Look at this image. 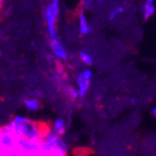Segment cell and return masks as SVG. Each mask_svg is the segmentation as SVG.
Here are the masks:
<instances>
[{
	"label": "cell",
	"mask_w": 156,
	"mask_h": 156,
	"mask_svg": "<svg viewBox=\"0 0 156 156\" xmlns=\"http://www.w3.org/2000/svg\"><path fill=\"white\" fill-rule=\"evenodd\" d=\"M78 58H79V61L83 64L85 66H90L93 63V56L90 52L86 51V50H81L78 54Z\"/></svg>",
	"instance_id": "8fae6325"
},
{
	"label": "cell",
	"mask_w": 156,
	"mask_h": 156,
	"mask_svg": "<svg viewBox=\"0 0 156 156\" xmlns=\"http://www.w3.org/2000/svg\"><path fill=\"white\" fill-rule=\"evenodd\" d=\"M136 99H131V100H130V104H132V105H133V104H136Z\"/></svg>",
	"instance_id": "e0dca14e"
},
{
	"label": "cell",
	"mask_w": 156,
	"mask_h": 156,
	"mask_svg": "<svg viewBox=\"0 0 156 156\" xmlns=\"http://www.w3.org/2000/svg\"><path fill=\"white\" fill-rule=\"evenodd\" d=\"M51 129L54 132H56L60 136H64V134L66 133V122L62 118V117H58L52 122V124L50 125Z\"/></svg>",
	"instance_id": "ba28073f"
},
{
	"label": "cell",
	"mask_w": 156,
	"mask_h": 156,
	"mask_svg": "<svg viewBox=\"0 0 156 156\" xmlns=\"http://www.w3.org/2000/svg\"><path fill=\"white\" fill-rule=\"evenodd\" d=\"M60 12H61L60 0H49L48 5L44 10V22H46L47 32L50 38L58 37V20Z\"/></svg>",
	"instance_id": "3957f363"
},
{
	"label": "cell",
	"mask_w": 156,
	"mask_h": 156,
	"mask_svg": "<svg viewBox=\"0 0 156 156\" xmlns=\"http://www.w3.org/2000/svg\"><path fill=\"white\" fill-rule=\"evenodd\" d=\"M151 114H152V116H153V118L156 120V106L155 107H153L152 108V111H151Z\"/></svg>",
	"instance_id": "2e32d148"
},
{
	"label": "cell",
	"mask_w": 156,
	"mask_h": 156,
	"mask_svg": "<svg viewBox=\"0 0 156 156\" xmlns=\"http://www.w3.org/2000/svg\"><path fill=\"white\" fill-rule=\"evenodd\" d=\"M3 7H5V0H0V15L3 11Z\"/></svg>",
	"instance_id": "9a60e30c"
},
{
	"label": "cell",
	"mask_w": 156,
	"mask_h": 156,
	"mask_svg": "<svg viewBox=\"0 0 156 156\" xmlns=\"http://www.w3.org/2000/svg\"><path fill=\"white\" fill-rule=\"evenodd\" d=\"M0 56H1V52H0Z\"/></svg>",
	"instance_id": "ac0fdd59"
},
{
	"label": "cell",
	"mask_w": 156,
	"mask_h": 156,
	"mask_svg": "<svg viewBox=\"0 0 156 156\" xmlns=\"http://www.w3.org/2000/svg\"><path fill=\"white\" fill-rule=\"evenodd\" d=\"M50 49L55 58H58V61H66L68 58V51L62 40L58 37H54V38H50Z\"/></svg>",
	"instance_id": "5b68a950"
},
{
	"label": "cell",
	"mask_w": 156,
	"mask_h": 156,
	"mask_svg": "<svg viewBox=\"0 0 156 156\" xmlns=\"http://www.w3.org/2000/svg\"><path fill=\"white\" fill-rule=\"evenodd\" d=\"M92 72L90 68H83L77 73L75 77V87L77 88L79 97L85 98L90 89L91 81H92Z\"/></svg>",
	"instance_id": "277c9868"
},
{
	"label": "cell",
	"mask_w": 156,
	"mask_h": 156,
	"mask_svg": "<svg viewBox=\"0 0 156 156\" xmlns=\"http://www.w3.org/2000/svg\"><path fill=\"white\" fill-rule=\"evenodd\" d=\"M65 93H66V95H67L68 99L72 100V101H75V100H77V99L80 98L79 97V93H78L77 88H76L75 86H69V87L66 88Z\"/></svg>",
	"instance_id": "7c38bea8"
},
{
	"label": "cell",
	"mask_w": 156,
	"mask_h": 156,
	"mask_svg": "<svg viewBox=\"0 0 156 156\" xmlns=\"http://www.w3.org/2000/svg\"><path fill=\"white\" fill-rule=\"evenodd\" d=\"M80 5L83 11L91 10L98 5V0H80Z\"/></svg>",
	"instance_id": "4fadbf2b"
},
{
	"label": "cell",
	"mask_w": 156,
	"mask_h": 156,
	"mask_svg": "<svg viewBox=\"0 0 156 156\" xmlns=\"http://www.w3.org/2000/svg\"><path fill=\"white\" fill-rule=\"evenodd\" d=\"M125 11H126V8H125L124 5H115V7L110 11V13H108V21L114 22V21L118 20L122 14H124Z\"/></svg>",
	"instance_id": "9c48e42d"
},
{
	"label": "cell",
	"mask_w": 156,
	"mask_h": 156,
	"mask_svg": "<svg viewBox=\"0 0 156 156\" xmlns=\"http://www.w3.org/2000/svg\"><path fill=\"white\" fill-rule=\"evenodd\" d=\"M24 106L28 112H37L40 108V102L36 98H27L24 100Z\"/></svg>",
	"instance_id": "30bf717a"
},
{
	"label": "cell",
	"mask_w": 156,
	"mask_h": 156,
	"mask_svg": "<svg viewBox=\"0 0 156 156\" xmlns=\"http://www.w3.org/2000/svg\"><path fill=\"white\" fill-rule=\"evenodd\" d=\"M44 156H67L68 143L64 138L51 129L50 125L41 138Z\"/></svg>",
	"instance_id": "7a4b0ae2"
},
{
	"label": "cell",
	"mask_w": 156,
	"mask_h": 156,
	"mask_svg": "<svg viewBox=\"0 0 156 156\" xmlns=\"http://www.w3.org/2000/svg\"><path fill=\"white\" fill-rule=\"evenodd\" d=\"M77 29L79 35L81 36H87L92 30V26H91L89 19L83 10H81L77 15Z\"/></svg>",
	"instance_id": "8992f818"
},
{
	"label": "cell",
	"mask_w": 156,
	"mask_h": 156,
	"mask_svg": "<svg viewBox=\"0 0 156 156\" xmlns=\"http://www.w3.org/2000/svg\"><path fill=\"white\" fill-rule=\"evenodd\" d=\"M10 156H33V155H30L29 153L25 152L24 150H22L16 143L15 147L12 150V151H11V153H10Z\"/></svg>",
	"instance_id": "5bb4252c"
},
{
	"label": "cell",
	"mask_w": 156,
	"mask_h": 156,
	"mask_svg": "<svg viewBox=\"0 0 156 156\" xmlns=\"http://www.w3.org/2000/svg\"><path fill=\"white\" fill-rule=\"evenodd\" d=\"M156 0H143L142 3V16L144 20H150L156 13Z\"/></svg>",
	"instance_id": "52a82bcc"
},
{
	"label": "cell",
	"mask_w": 156,
	"mask_h": 156,
	"mask_svg": "<svg viewBox=\"0 0 156 156\" xmlns=\"http://www.w3.org/2000/svg\"><path fill=\"white\" fill-rule=\"evenodd\" d=\"M48 126L49 125H46L44 122L30 119L25 115H15L9 124L5 125V127L14 133L17 139L24 138L33 140H41Z\"/></svg>",
	"instance_id": "6da1fadb"
}]
</instances>
